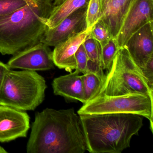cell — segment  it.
I'll use <instances>...</instances> for the list:
<instances>
[{
  "label": "cell",
  "instance_id": "obj_1",
  "mask_svg": "<svg viewBox=\"0 0 153 153\" xmlns=\"http://www.w3.org/2000/svg\"><path fill=\"white\" fill-rule=\"evenodd\" d=\"M28 153H84L85 137L79 115L73 108H46L36 113L27 145Z\"/></svg>",
  "mask_w": 153,
  "mask_h": 153
},
{
  "label": "cell",
  "instance_id": "obj_2",
  "mask_svg": "<svg viewBox=\"0 0 153 153\" xmlns=\"http://www.w3.org/2000/svg\"><path fill=\"white\" fill-rule=\"evenodd\" d=\"M55 7L53 0H31L12 13L0 16V53L15 55L41 42Z\"/></svg>",
  "mask_w": 153,
  "mask_h": 153
},
{
  "label": "cell",
  "instance_id": "obj_3",
  "mask_svg": "<svg viewBox=\"0 0 153 153\" xmlns=\"http://www.w3.org/2000/svg\"><path fill=\"white\" fill-rule=\"evenodd\" d=\"M87 150L92 153H120L138 135L144 117L133 114L79 115Z\"/></svg>",
  "mask_w": 153,
  "mask_h": 153
},
{
  "label": "cell",
  "instance_id": "obj_4",
  "mask_svg": "<svg viewBox=\"0 0 153 153\" xmlns=\"http://www.w3.org/2000/svg\"><path fill=\"white\" fill-rule=\"evenodd\" d=\"M47 87L44 78L36 71L10 69L0 89V105L33 111L43 102Z\"/></svg>",
  "mask_w": 153,
  "mask_h": 153
},
{
  "label": "cell",
  "instance_id": "obj_5",
  "mask_svg": "<svg viewBox=\"0 0 153 153\" xmlns=\"http://www.w3.org/2000/svg\"><path fill=\"white\" fill-rule=\"evenodd\" d=\"M133 93L153 98V89L149 86L126 48L122 47L118 50L111 67L107 71L97 95L114 96Z\"/></svg>",
  "mask_w": 153,
  "mask_h": 153
},
{
  "label": "cell",
  "instance_id": "obj_6",
  "mask_svg": "<svg viewBox=\"0 0 153 153\" xmlns=\"http://www.w3.org/2000/svg\"><path fill=\"white\" fill-rule=\"evenodd\" d=\"M78 115L105 114L128 113L141 115L150 123L153 131V98L140 93L119 95H97L83 104L77 112Z\"/></svg>",
  "mask_w": 153,
  "mask_h": 153
},
{
  "label": "cell",
  "instance_id": "obj_7",
  "mask_svg": "<svg viewBox=\"0 0 153 153\" xmlns=\"http://www.w3.org/2000/svg\"><path fill=\"white\" fill-rule=\"evenodd\" d=\"M7 64L10 68L36 72L50 70L55 66L52 52L49 46L42 42L13 55Z\"/></svg>",
  "mask_w": 153,
  "mask_h": 153
},
{
  "label": "cell",
  "instance_id": "obj_8",
  "mask_svg": "<svg viewBox=\"0 0 153 153\" xmlns=\"http://www.w3.org/2000/svg\"><path fill=\"white\" fill-rule=\"evenodd\" d=\"M151 21H153V0H134L115 39L118 47H124L133 34Z\"/></svg>",
  "mask_w": 153,
  "mask_h": 153
},
{
  "label": "cell",
  "instance_id": "obj_9",
  "mask_svg": "<svg viewBox=\"0 0 153 153\" xmlns=\"http://www.w3.org/2000/svg\"><path fill=\"white\" fill-rule=\"evenodd\" d=\"M87 7L81 8L52 28L47 27L41 42L55 46L70 37L86 30Z\"/></svg>",
  "mask_w": 153,
  "mask_h": 153
},
{
  "label": "cell",
  "instance_id": "obj_10",
  "mask_svg": "<svg viewBox=\"0 0 153 153\" xmlns=\"http://www.w3.org/2000/svg\"><path fill=\"white\" fill-rule=\"evenodd\" d=\"M30 128V117L25 111L0 105V142L25 137Z\"/></svg>",
  "mask_w": 153,
  "mask_h": 153
},
{
  "label": "cell",
  "instance_id": "obj_11",
  "mask_svg": "<svg viewBox=\"0 0 153 153\" xmlns=\"http://www.w3.org/2000/svg\"><path fill=\"white\" fill-rule=\"evenodd\" d=\"M153 23L151 21L143 26L129 38L124 46L139 68L153 56Z\"/></svg>",
  "mask_w": 153,
  "mask_h": 153
},
{
  "label": "cell",
  "instance_id": "obj_12",
  "mask_svg": "<svg viewBox=\"0 0 153 153\" xmlns=\"http://www.w3.org/2000/svg\"><path fill=\"white\" fill-rule=\"evenodd\" d=\"M85 31L76 35L55 46L52 52L54 65L60 69L71 72L76 68L75 53L89 34Z\"/></svg>",
  "mask_w": 153,
  "mask_h": 153
},
{
  "label": "cell",
  "instance_id": "obj_13",
  "mask_svg": "<svg viewBox=\"0 0 153 153\" xmlns=\"http://www.w3.org/2000/svg\"><path fill=\"white\" fill-rule=\"evenodd\" d=\"M79 73L76 70L69 74L54 79L52 83L54 94L67 100L79 101L84 104L85 95Z\"/></svg>",
  "mask_w": 153,
  "mask_h": 153
},
{
  "label": "cell",
  "instance_id": "obj_14",
  "mask_svg": "<svg viewBox=\"0 0 153 153\" xmlns=\"http://www.w3.org/2000/svg\"><path fill=\"white\" fill-rule=\"evenodd\" d=\"M134 0H111L103 9L101 20L116 39L124 19Z\"/></svg>",
  "mask_w": 153,
  "mask_h": 153
},
{
  "label": "cell",
  "instance_id": "obj_15",
  "mask_svg": "<svg viewBox=\"0 0 153 153\" xmlns=\"http://www.w3.org/2000/svg\"><path fill=\"white\" fill-rule=\"evenodd\" d=\"M89 1L90 0H66L59 6L55 7L46 23L47 27H55L76 10L87 7Z\"/></svg>",
  "mask_w": 153,
  "mask_h": 153
},
{
  "label": "cell",
  "instance_id": "obj_16",
  "mask_svg": "<svg viewBox=\"0 0 153 153\" xmlns=\"http://www.w3.org/2000/svg\"><path fill=\"white\" fill-rule=\"evenodd\" d=\"M80 76L82 79L85 104L98 94L104 79L91 72H86Z\"/></svg>",
  "mask_w": 153,
  "mask_h": 153
},
{
  "label": "cell",
  "instance_id": "obj_17",
  "mask_svg": "<svg viewBox=\"0 0 153 153\" xmlns=\"http://www.w3.org/2000/svg\"><path fill=\"white\" fill-rule=\"evenodd\" d=\"M103 14L102 0H90L86 14L87 28L90 32L94 25L101 20Z\"/></svg>",
  "mask_w": 153,
  "mask_h": 153
},
{
  "label": "cell",
  "instance_id": "obj_18",
  "mask_svg": "<svg viewBox=\"0 0 153 153\" xmlns=\"http://www.w3.org/2000/svg\"><path fill=\"white\" fill-rule=\"evenodd\" d=\"M119 49L116 40L114 38L111 39L106 44L102 46L101 66L103 70L110 69Z\"/></svg>",
  "mask_w": 153,
  "mask_h": 153
},
{
  "label": "cell",
  "instance_id": "obj_19",
  "mask_svg": "<svg viewBox=\"0 0 153 153\" xmlns=\"http://www.w3.org/2000/svg\"><path fill=\"white\" fill-rule=\"evenodd\" d=\"M88 36L99 42L101 46H103L113 38L108 27L101 20L94 25Z\"/></svg>",
  "mask_w": 153,
  "mask_h": 153
},
{
  "label": "cell",
  "instance_id": "obj_20",
  "mask_svg": "<svg viewBox=\"0 0 153 153\" xmlns=\"http://www.w3.org/2000/svg\"><path fill=\"white\" fill-rule=\"evenodd\" d=\"M83 45L88 60L97 62L101 65L102 46L99 42L88 36L83 43Z\"/></svg>",
  "mask_w": 153,
  "mask_h": 153
},
{
  "label": "cell",
  "instance_id": "obj_21",
  "mask_svg": "<svg viewBox=\"0 0 153 153\" xmlns=\"http://www.w3.org/2000/svg\"><path fill=\"white\" fill-rule=\"evenodd\" d=\"M31 0H0V16H5L23 7Z\"/></svg>",
  "mask_w": 153,
  "mask_h": 153
},
{
  "label": "cell",
  "instance_id": "obj_22",
  "mask_svg": "<svg viewBox=\"0 0 153 153\" xmlns=\"http://www.w3.org/2000/svg\"><path fill=\"white\" fill-rule=\"evenodd\" d=\"M76 68V70L80 73L85 74L87 65L88 59L83 43L78 49L75 53Z\"/></svg>",
  "mask_w": 153,
  "mask_h": 153
},
{
  "label": "cell",
  "instance_id": "obj_23",
  "mask_svg": "<svg viewBox=\"0 0 153 153\" xmlns=\"http://www.w3.org/2000/svg\"><path fill=\"white\" fill-rule=\"evenodd\" d=\"M139 69L149 86L153 89V56L150 57Z\"/></svg>",
  "mask_w": 153,
  "mask_h": 153
},
{
  "label": "cell",
  "instance_id": "obj_24",
  "mask_svg": "<svg viewBox=\"0 0 153 153\" xmlns=\"http://www.w3.org/2000/svg\"><path fill=\"white\" fill-rule=\"evenodd\" d=\"M88 72L95 73L101 77L103 79H105V75L104 73L103 70L100 64L97 62H94L88 60L85 73Z\"/></svg>",
  "mask_w": 153,
  "mask_h": 153
},
{
  "label": "cell",
  "instance_id": "obj_25",
  "mask_svg": "<svg viewBox=\"0 0 153 153\" xmlns=\"http://www.w3.org/2000/svg\"><path fill=\"white\" fill-rule=\"evenodd\" d=\"M10 69V68L7 64H5L0 61V89L2 86L5 75Z\"/></svg>",
  "mask_w": 153,
  "mask_h": 153
},
{
  "label": "cell",
  "instance_id": "obj_26",
  "mask_svg": "<svg viewBox=\"0 0 153 153\" xmlns=\"http://www.w3.org/2000/svg\"><path fill=\"white\" fill-rule=\"evenodd\" d=\"M66 0H53V4L55 7L59 6L62 4Z\"/></svg>",
  "mask_w": 153,
  "mask_h": 153
},
{
  "label": "cell",
  "instance_id": "obj_27",
  "mask_svg": "<svg viewBox=\"0 0 153 153\" xmlns=\"http://www.w3.org/2000/svg\"><path fill=\"white\" fill-rule=\"evenodd\" d=\"M102 3L103 9H104L107 6V4L109 3L111 0H102Z\"/></svg>",
  "mask_w": 153,
  "mask_h": 153
},
{
  "label": "cell",
  "instance_id": "obj_28",
  "mask_svg": "<svg viewBox=\"0 0 153 153\" xmlns=\"http://www.w3.org/2000/svg\"><path fill=\"white\" fill-rule=\"evenodd\" d=\"M7 153V151H6L5 149L3 148L2 147L0 146V153Z\"/></svg>",
  "mask_w": 153,
  "mask_h": 153
}]
</instances>
